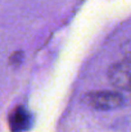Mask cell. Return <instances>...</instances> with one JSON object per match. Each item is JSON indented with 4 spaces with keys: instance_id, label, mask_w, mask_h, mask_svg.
<instances>
[{
    "instance_id": "obj_1",
    "label": "cell",
    "mask_w": 131,
    "mask_h": 132,
    "mask_svg": "<svg viewBox=\"0 0 131 132\" xmlns=\"http://www.w3.org/2000/svg\"><path fill=\"white\" fill-rule=\"evenodd\" d=\"M84 101L96 110H112L120 108L124 103V99L116 91L99 90L87 92L84 97Z\"/></svg>"
},
{
    "instance_id": "obj_2",
    "label": "cell",
    "mask_w": 131,
    "mask_h": 132,
    "mask_svg": "<svg viewBox=\"0 0 131 132\" xmlns=\"http://www.w3.org/2000/svg\"><path fill=\"white\" fill-rule=\"evenodd\" d=\"M109 80L117 88L131 92V55L111 67Z\"/></svg>"
},
{
    "instance_id": "obj_3",
    "label": "cell",
    "mask_w": 131,
    "mask_h": 132,
    "mask_svg": "<svg viewBox=\"0 0 131 132\" xmlns=\"http://www.w3.org/2000/svg\"><path fill=\"white\" fill-rule=\"evenodd\" d=\"M31 117L23 106H17L9 114V127L12 132H25L30 127Z\"/></svg>"
}]
</instances>
